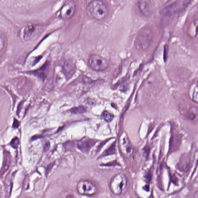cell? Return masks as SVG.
<instances>
[{
  "label": "cell",
  "instance_id": "6da1fadb",
  "mask_svg": "<svg viewBox=\"0 0 198 198\" xmlns=\"http://www.w3.org/2000/svg\"><path fill=\"white\" fill-rule=\"evenodd\" d=\"M87 15L98 20H103L108 15V9L106 5L102 1H92L87 6Z\"/></svg>",
  "mask_w": 198,
  "mask_h": 198
},
{
  "label": "cell",
  "instance_id": "7a4b0ae2",
  "mask_svg": "<svg viewBox=\"0 0 198 198\" xmlns=\"http://www.w3.org/2000/svg\"><path fill=\"white\" fill-rule=\"evenodd\" d=\"M128 183L126 176L122 173L116 175L110 183V190L114 195H119L125 189Z\"/></svg>",
  "mask_w": 198,
  "mask_h": 198
},
{
  "label": "cell",
  "instance_id": "3957f363",
  "mask_svg": "<svg viewBox=\"0 0 198 198\" xmlns=\"http://www.w3.org/2000/svg\"><path fill=\"white\" fill-rule=\"evenodd\" d=\"M190 3L189 1H178L171 3L163 8L162 13L163 16L171 17L182 12Z\"/></svg>",
  "mask_w": 198,
  "mask_h": 198
},
{
  "label": "cell",
  "instance_id": "277c9868",
  "mask_svg": "<svg viewBox=\"0 0 198 198\" xmlns=\"http://www.w3.org/2000/svg\"><path fill=\"white\" fill-rule=\"evenodd\" d=\"M152 38V33L149 28H144L140 32L136 41L137 48L142 50L147 49L151 43Z\"/></svg>",
  "mask_w": 198,
  "mask_h": 198
},
{
  "label": "cell",
  "instance_id": "5b68a950",
  "mask_svg": "<svg viewBox=\"0 0 198 198\" xmlns=\"http://www.w3.org/2000/svg\"><path fill=\"white\" fill-rule=\"evenodd\" d=\"M88 63L91 69L96 71H102L109 66V62L105 58L98 54L91 55L89 58Z\"/></svg>",
  "mask_w": 198,
  "mask_h": 198
},
{
  "label": "cell",
  "instance_id": "8992f818",
  "mask_svg": "<svg viewBox=\"0 0 198 198\" xmlns=\"http://www.w3.org/2000/svg\"><path fill=\"white\" fill-rule=\"evenodd\" d=\"M77 190L80 195L91 196L97 193L98 188L95 185L90 181L82 180L78 183Z\"/></svg>",
  "mask_w": 198,
  "mask_h": 198
},
{
  "label": "cell",
  "instance_id": "52a82bcc",
  "mask_svg": "<svg viewBox=\"0 0 198 198\" xmlns=\"http://www.w3.org/2000/svg\"><path fill=\"white\" fill-rule=\"evenodd\" d=\"M76 10V6L74 1H65L60 10V16L64 20H68L74 16Z\"/></svg>",
  "mask_w": 198,
  "mask_h": 198
},
{
  "label": "cell",
  "instance_id": "ba28073f",
  "mask_svg": "<svg viewBox=\"0 0 198 198\" xmlns=\"http://www.w3.org/2000/svg\"><path fill=\"white\" fill-rule=\"evenodd\" d=\"M97 141L90 139H84L80 141L77 144L78 149L84 153H87L93 147Z\"/></svg>",
  "mask_w": 198,
  "mask_h": 198
},
{
  "label": "cell",
  "instance_id": "9c48e42d",
  "mask_svg": "<svg viewBox=\"0 0 198 198\" xmlns=\"http://www.w3.org/2000/svg\"><path fill=\"white\" fill-rule=\"evenodd\" d=\"M187 33L191 38H198V18L190 22L187 27Z\"/></svg>",
  "mask_w": 198,
  "mask_h": 198
},
{
  "label": "cell",
  "instance_id": "30bf717a",
  "mask_svg": "<svg viewBox=\"0 0 198 198\" xmlns=\"http://www.w3.org/2000/svg\"><path fill=\"white\" fill-rule=\"evenodd\" d=\"M63 72L67 78H71L74 74L75 70V64L71 60H68L64 62L63 65Z\"/></svg>",
  "mask_w": 198,
  "mask_h": 198
},
{
  "label": "cell",
  "instance_id": "8fae6325",
  "mask_svg": "<svg viewBox=\"0 0 198 198\" xmlns=\"http://www.w3.org/2000/svg\"><path fill=\"white\" fill-rule=\"evenodd\" d=\"M188 96L190 100L198 103V82L193 83L188 90Z\"/></svg>",
  "mask_w": 198,
  "mask_h": 198
},
{
  "label": "cell",
  "instance_id": "7c38bea8",
  "mask_svg": "<svg viewBox=\"0 0 198 198\" xmlns=\"http://www.w3.org/2000/svg\"><path fill=\"white\" fill-rule=\"evenodd\" d=\"M36 28L33 24H28L25 27L23 34V38L25 40H29L34 37Z\"/></svg>",
  "mask_w": 198,
  "mask_h": 198
},
{
  "label": "cell",
  "instance_id": "4fadbf2b",
  "mask_svg": "<svg viewBox=\"0 0 198 198\" xmlns=\"http://www.w3.org/2000/svg\"><path fill=\"white\" fill-rule=\"evenodd\" d=\"M138 6L140 11L144 15L148 16L150 15V4L148 1H140L138 3Z\"/></svg>",
  "mask_w": 198,
  "mask_h": 198
},
{
  "label": "cell",
  "instance_id": "5bb4252c",
  "mask_svg": "<svg viewBox=\"0 0 198 198\" xmlns=\"http://www.w3.org/2000/svg\"><path fill=\"white\" fill-rule=\"evenodd\" d=\"M198 109L197 108L190 106V108L186 109V111L184 112V114L183 115L186 116V118L190 120H193L195 118L197 115V112Z\"/></svg>",
  "mask_w": 198,
  "mask_h": 198
},
{
  "label": "cell",
  "instance_id": "9a60e30c",
  "mask_svg": "<svg viewBox=\"0 0 198 198\" xmlns=\"http://www.w3.org/2000/svg\"><path fill=\"white\" fill-rule=\"evenodd\" d=\"M87 110V108L83 105H81L78 107H74L72 108L70 110V112L72 114H83Z\"/></svg>",
  "mask_w": 198,
  "mask_h": 198
},
{
  "label": "cell",
  "instance_id": "2e32d148",
  "mask_svg": "<svg viewBox=\"0 0 198 198\" xmlns=\"http://www.w3.org/2000/svg\"><path fill=\"white\" fill-rule=\"evenodd\" d=\"M102 117L104 120L107 122H111L114 118V115L107 111H104L103 112Z\"/></svg>",
  "mask_w": 198,
  "mask_h": 198
},
{
  "label": "cell",
  "instance_id": "e0dca14e",
  "mask_svg": "<svg viewBox=\"0 0 198 198\" xmlns=\"http://www.w3.org/2000/svg\"><path fill=\"white\" fill-rule=\"evenodd\" d=\"M116 143L115 142H114L110 146V147L108 148L105 152L104 153V155H109L115 154L116 153Z\"/></svg>",
  "mask_w": 198,
  "mask_h": 198
},
{
  "label": "cell",
  "instance_id": "ac0fdd59",
  "mask_svg": "<svg viewBox=\"0 0 198 198\" xmlns=\"http://www.w3.org/2000/svg\"><path fill=\"white\" fill-rule=\"evenodd\" d=\"M19 143L18 138L17 137H15V138L13 139L12 141H11V143H10V145L12 147L16 149L18 146Z\"/></svg>",
  "mask_w": 198,
  "mask_h": 198
},
{
  "label": "cell",
  "instance_id": "d6986e66",
  "mask_svg": "<svg viewBox=\"0 0 198 198\" xmlns=\"http://www.w3.org/2000/svg\"><path fill=\"white\" fill-rule=\"evenodd\" d=\"M20 123L18 120L16 119H15L14 120L13 124V128H18L20 125Z\"/></svg>",
  "mask_w": 198,
  "mask_h": 198
},
{
  "label": "cell",
  "instance_id": "ffe728a7",
  "mask_svg": "<svg viewBox=\"0 0 198 198\" xmlns=\"http://www.w3.org/2000/svg\"><path fill=\"white\" fill-rule=\"evenodd\" d=\"M107 140L106 141H104L103 142L101 143V144H100V145H99L97 151H100V149L102 148V147L103 146V145L105 144H106V143L107 142Z\"/></svg>",
  "mask_w": 198,
  "mask_h": 198
},
{
  "label": "cell",
  "instance_id": "44dd1931",
  "mask_svg": "<svg viewBox=\"0 0 198 198\" xmlns=\"http://www.w3.org/2000/svg\"><path fill=\"white\" fill-rule=\"evenodd\" d=\"M50 145L49 143L48 142L46 143L45 144V145L44 146V150L45 151H47V150H48L49 148Z\"/></svg>",
  "mask_w": 198,
  "mask_h": 198
},
{
  "label": "cell",
  "instance_id": "7402d4cb",
  "mask_svg": "<svg viewBox=\"0 0 198 198\" xmlns=\"http://www.w3.org/2000/svg\"><path fill=\"white\" fill-rule=\"evenodd\" d=\"M40 137V136H34L33 137H32V139L33 140H36L37 139L39 138Z\"/></svg>",
  "mask_w": 198,
  "mask_h": 198
}]
</instances>
